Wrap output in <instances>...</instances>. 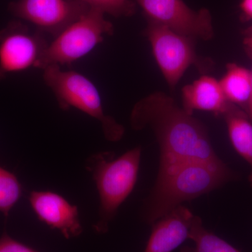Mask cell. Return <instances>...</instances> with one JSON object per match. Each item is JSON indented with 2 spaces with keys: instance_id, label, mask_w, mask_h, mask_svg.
Instances as JSON below:
<instances>
[{
  "instance_id": "obj_3",
  "label": "cell",
  "mask_w": 252,
  "mask_h": 252,
  "mask_svg": "<svg viewBox=\"0 0 252 252\" xmlns=\"http://www.w3.org/2000/svg\"><path fill=\"white\" fill-rule=\"evenodd\" d=\"M141 155L142 149L137 147L117 158L113 152H102L86 160V170L92 175L99 193V220L94 225L97 233L108 231L119 207L135 188Z\"/></svg>"
},
{
  "instance_id": "obj_20",
  "label": "cell",
  "mask_w": 252,
  "mask_h": 252,
  "mask_svg": "<svg viewBox=\"0 0 252 252\" xmlns=\"http://www.w3.org/2000/svg\"><path fill=\"white\" fill-rule=\"evenodd\" d=\"M241 19L243 21L252 20V0H242L240 4Z\"/></svg>"
},
{
  "instance_id": "obj_13",
  "label": "cell",
  "mask_w": 252,
  "mask_h": 252,
  "mask_svg": "<svg viewBox=\"0 0 252 252\" xmlns=\"http://www.w3.org/2000/svg\"><path fill=\"white\" fill-rule=\"evenodd\" d=\"M222 117L226 123L233 148L250 165L251 172L249 181L252 186V122L248 113L232 103Z\"/></svg>"
},
{
  "instance_id": "obj_8",
  "label": "cell",
  "mask_w": 252,
  "mask_h": 252,
  "mask_svg": "<svg viewBox=\"0 0 252 252\" xmlns=\"http://www.w3.org/2000/svg\"><path fill=\"white\" fill-rule=\"evenodd\" d=\"M49 44L40 31L13 21L0 32V80L10 73L39 68Z\"/></svg>"
},
{
  "instance_id": "obj_1",
  "label": "cell",
  "mask_w": 252,
  "mask_h": 252,
  "mask_svg": "<svg viewBox=\"0 0 252 252\" xmlns=\"http://www.w3.org/2000/svg\"><path fill=\"white\" fill-rule=\"evenodd\" d=\"M130 120L134 130H153L160 146V166L182 160H220L205 126L165 93H154L137 102Z\"/></svg>"
},
{
  "instance_id": "obj_10",
  "label": "cell",
  "mask_w": 252,
  "mask_h": 252,
  "mask_svg": "<svg viewBox=\"0 0 252 252\" xmlns=\"http://www.w3.org/2000/svg\"><path fill=\"white\" fill-rule=\"evenodd\" d=\"M29 201L38 220L59 230L66 239L76 238L82 233L79 209L63 195L51 190H34Z\"/></svg>"
},
{
  "instance_id": "obj_14",
  "label": "cell",
  "mask_w": 252,
  "mask_h": 252,
  "mask_svg": "<svg viewBox=\"0 0 252 252\" xmlns=\"http://www.w3.org/2000/svg\"><path fill=\"white\" fill-rule=\"evenodd\" d=\"M226 68V72L220 81L225 98L247 112L251 94L250 70L235 63H229Z\"/></svg>"
},
{
  "instance_id": "obj_19",
  "label": "cell",
  "mask_w": 252,
  "mask_h": 252,
  "mask_svg": "<svg viewBox=\"0 0 252 252\" xmlns=\"http://www.w3.org/2000/svg\"><path fill=\"white\" fill-rule=\"evenodd\" d=\"M244 36H244L245 49L252 61V27L248 28L245 31ZM250 73H251V94H250V98L248 102L247 113H248L250 120L252 122V68Z\"/></svg>"
},
{
  "instance_id": "obj_2",
  "label": "cell",
  "mask_w": 252,
  "mask_h": 252,
  "mask_svg": "<svg viewBox=\"0 0 252 252\" xmlns=\"http://www.w3.org/2000/svg\"><path fill=\"white\" fill-rule=\"evenodd\" d=\"M236 175L221 160H188L159 166L157 182L146 203L144 220L153 224L184 202L211 192Z\"/></svg>"
},
{
  "instance_id": "obj_12",
  "label": "cell",
  "mask_w": 252,
  "mask_h": 252,
  "mask_svg": "<svg viewBox=\"0 0 252 252\" xmlns=\"http://www.w3.org/2000/svg\"><path fill=\"white\" fill-rule=\"evenodd\" d=\"M182 102V108L189 114H193L195 110H202L220 117L231 104L225 98L220 81L207 75L184 86Z\"/></svg>"
},
{
  "instance_id": "obj_5",
  "label": "cell",
  "mask_w": 252,
  "mask_h": 252,
  "mask_svg": "<svg viewBox=\"0 0 252 252\" xmlns=\"http://www.w3.org/2000/svg\"><path fill=\"white\" fill-rule=\"evenodd\" d=\"M114 32L112 23L97 10L89 9L77 21L64 28L49 44L39 68L49 65L69 64L91 52Z\"/></svg>"
},
{
  "instance_id": "obj_11",
  "label": "cell",
  "mask_w": 252,
  "mask_h": 252,
  "mask_svg": "<svg viewBox=\"0 0 252 252\" xmlns=\"http://www.w3.org/2000/svg\"><path fill=\"white\" fill-rule=\"evenodd\" d=\"M195 215L183 205L160 217L152 226L144 252H172L190 236Z\"/></svg>"
},
{
  "instance_id": "obj_4",
  "label": "cell",
  "mask_w": 252,
  "mask_h": 252,
  "mask_svg": "<svg viewBox=\"0 0 252 252\" xmlns=\"http://www.w3.org/2000/svg\"><path fill=\"white\" fill-rule=\"evenodd\" d=\"M44 80L64 110L79 109L100 122L104 137L111 142L122 138L125 128L104 113L100 94L94 83L75 71H64L57 64L44 68Z\"/></svg>"
},
{
  "instance_id": "obj_18",
  "label": "cell",
  "mask_w": 252,
  "mask_h": 252,
  "mask_svg": "<svg viewBox=\"0 0 252 252\" xmlns=\"http://www.w3.org/2000/svg\"><path fill=\"white\" fill-rule=\"evenodd\" d=\"M0 252H39L29 246L20 243L6 233L0 238Z\"/></svg>"
},
{
  "instance_id": "obj_15",
  "label": "cell",
  "mask_w": 252,
  "mask_h": 252,
  "mask_svg": "<svg viewBox=\"0 0 252 252\" xmlns=\"http://www.w3.org/2000/svg\"><path fill=\"white\" fill-rule=\"evenodd\" d=\"M189 239L193 240L195 245L184 247L181 249V252H241L220 237L205 229L201 219L195 215Z\"/></svg>"
},
{
  "instance_id": "obj_6",
  "label": "cell",
  "mask_w": 252,
  "mask_h": 252,
  "mask_svg": "<svg viewBox=\"0 0 252 252\" xmlns=\"http://www.w3.org/2000/svg\"><path fill=\"white\" fill-rule=\"evenodd\" d=\"M147 21L144 34L150 42L158 65L172 90L190 66L195 65L201 73L207 72L213 67L212 60L197 55L193 38L181 35L161 25Z\"/></svg>"
},
{
  "instance_id": "obj_17",
  "label": "cell",
  "mask_w": 252,
  "mask_h": 252,
  "mask_svg": "<svg viewBox=\"0 0 252 252\" xmlns=\"http://www.w3.org/2000/svg\"><path fill=\"white\" fill-rule=\"evenodd\" d=\"M89 9L97 10L115 18L130 17L137 12L134 0H79Z\"/></svg>"
},
{
  "instance_id": "obj_7",
  "label": "cell",
  "mask_w": 252,
  "mask_h": 252,
  "mask_svg": "<svg viewBox=\"0 0 252 252\" xmlns=\"http://www.w3.org/2000/svg\"><path fill=\"white\" fill-rule=\"evenodd\" d=\"M147 21L165 26L174 32L208 41L214 37L211 13L203 8L190 9L184 0H134Z\"/></svg>"
},
{
  "instance_id": "obj_16",
  "label": "cell",
  "mask_w": 252,
  "mask_h": 252,
  "mask_svg": "<svg viewBox=\"0 0 252 252\" xmlns=\"http://www.w3.org/2000/svg\"><path fill=\"white\" fill-rule=\"evenodd\" d=\"M23 187L17 177L0 166V212L5 217L22 196Z\"/></svg>"
},
{
  "instance_id": "obj_9",
  "label": "cell",
  "mask_w": 252,
  "mask_h": 252,
  "mask_svg": "<svg viewBox=\"0 0 252 252\" xmlns=\"http://www.w3.org/2000/svg\"><path fill=\"white\" fill-rule=\"evenodd\" d=\"M89 9L79 0H17L9 5V11L15 16L54 36Z\"/></svg>"
}]
</instances>
